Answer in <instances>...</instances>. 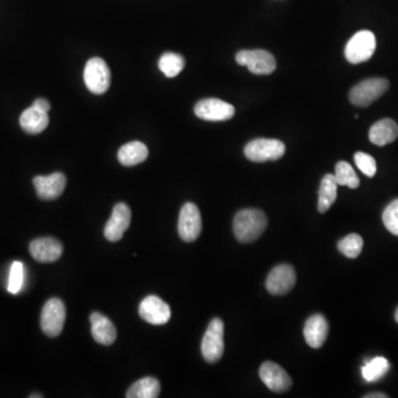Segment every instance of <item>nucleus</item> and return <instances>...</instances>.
Instances as JSON below:
<instances>
[{
	"instance_id": "1",
	"label": "nucleus",
	"mask_w": 398,
	"mask_h": 398,
	"mask_svg": "<svg viewBox=\"0 0 398 398\" xmlns=\"http://www.w3.org/2000/svg\"><path fill=\"white\" fill-rule=\"evenodd\" d=\"M268 226V219L259 209H242L233 219V233L242 244H252L262 236Z\"/></svg>"
},
{
	"instance_id": "2",
	"label": "nucleus",
	"mask_w": 398,
	"mask_h": 398,
	"mask_svg": "<svg viewBox=\"0 0 398 398\" xmlns=\"http://www.w3.org/2000/svg\"><path fill=\"white\" fill-rule=\"evenodd\" d=\"M388 88H390V82L383 78H370L364 80L351 90V103L356 107H370L374 101L386 93Z\"/></svg>"
},
{
	"instance_id": "3",
	"label": "nucleus",
	"mask_w": 398,
	"mask_h": 398,
	"mask_svg": "<svg viewBox=\"0 0 398 398\" xmlns=\"http://www.w3.org/2000/svg\"><path fill=\"white\" fill-rule=\"evenodd\" d=\"M376 49V38L370 30L356 33L345 47V58L350 64H358L372 58Z\"/></svg>"
},
{
	"instance_id": "4",
	"label": "nucleus",
	"mask_w": 398,
	"mask_h": 398,
	"mask_svg": "<svg viewBox=\"0 0 398 398\" xmlns=\"http://www.w3.org/2000/svg\"><path fill=\"white\" fill-rule=\"evenodd\" d=\"M286 153V145L279 140L257 139L245 147V156L254 163L278 160Z\"/></svg>"
},
{
	"instance_id": "5",
	"label": "nucleus",
	"mask_w": 398,
	"mask_h": 398,
	"mask_svg": "<svg viewBox=\"0 0 398 398\" xmlns=\"http://www.w3.org/2000/svg\"><path fill=\"white\" fill-rule=\"evenodd\" d=\"M237 64L247 66L249 71L257 76H268L276 70V62L269 51L241 50L236 54Z\"/></svg>"
},
{
	"instance_id": "6",
	"label": "nucleus",
	"mask_w": 398,
	"mask_h": 398,
	"mask_svg": "<svg viewBox=\"0 0 398 398\" xmlns=\"http://www.w3.org/2000/svg\"><path fill=\"white\" fill-rule=\"evenodd\" d=\"M66 305L58 298L47 301L41 312V330L50 337L58 336L64 330L66 322Z\"/></svg>"
},
{
	"instance_id": "7",
	"label": "nucleus",
	"mask_w": 398,
	"mask_h": 398,
	"mask_svg": "<svg viewBox=\"0 0 398 398\" xmlns=\"http://www.w3.org/2000/svg\"><path fill=\"white\" fill-rule=\"evenodd\" d=\"M84 82L92 93L103 94L107 91L111 83V72L103 59L92 58L86 62Z\"/></svg>"
},
{
	"instance_id": "8",
	"label": "nucleus",
	"mask_w": 398,
	"mask_h": 398,
	"mask_svg": "<svg viewBox=\"0 0 398 398\" xmlns=\"http://www.w3.org/2000/svg\"><path fill=\"white\" fill-rule=\"evenodd\" d=\"M225 344H223V322L216 317L209 323L203 341H201V354L206 362H218L223 358Z\"/></svg>"
},
{
	"instance_id": "9",
	"label": "nucleus",
	"mask_w": 398,
	"mask_h": 398,
	"mask_svg": "<svg viewBox=\"0 0 398 398\" xmlns=\"http://www.w3.org/2000/svg\"><path fill=\"white\" fill-rule=\"evenodd\" d=\"M201 216L197 206L187 203L182 207L178 219V233L185 242H193L201 233Z\"/></svg>"
},
{
	"instance_id": "10",
	"label": "nucleus",
	"mask_w": 398,
	"mask_h": 398,
	"mask_svg": "<svg viewBox=\"0 0 398 398\" xmlns=\"http://www.w3.org/2000/svg\"><path fill=\"white\" fill-rule=\"evenodd\" d=\"M297 274L290 264H280L271 270L267 278L266 288L274 295H284L293 289Z\"/></svg>"
},
{
	"instance_id": "11",
	"label": "nucleus",
	"mask_w": 398,
	"mask_h": 398,
	"mask_svg": "<svg viewBox=\"0 0 398 398\" xmlns=\"http://www.w3.org/2000/svg\"><path fill=\"white\" fill-rule=\"evenodd\" d=\"M195 115L205 121L221 122L230 119L235 115V107L223 100L205 99L196 105Z\"/></svg>"
},
{
	"instance_id": "12",
	"label": "nucleus",
	"mask_w": 398,
	"mask_h": 398,
	"mask_svg": "<svg viewBox=\"0 0 398 398\" xmlns=\"http://www.w3.org/2000/svg\"><path fill=\"white\" fill-rule=\"evenodd\" d=\"M259 375L270 391L284 393L289 391L292 380L283 368L274 362H264L259 370Z\"/></svg>"
},
{
	"instance_id": "13",
	"label": "nucleus",
	"mask_w": 398,
	"mask_h": 398,
	"mask_svg": "<svg viewBox=\"0 0 398 398\" xmlns=\"http://www.w3.org/2000/svg\"><path fill=\"white\" fill-rule=\"evenodd\" d=\"M139 313L147 323L153 325H163L170 319V305L156 295H148L141 302Z\"/></svg>"
},
{
	"instance_id": "14",
	"label": "nucleus",
	"mask_w": 398,
	"mask_h": 398,
	"mask_svg": "<svg viewBox=\"0 0 398 398\" xmlns=\"http://www.w3.org/2000/svg\"><path fill=\"white\" fill-rule=\"evenodd\" d=\"M131 217V209L127 204L119 203L115 205L111 217L105 225V238L111 242L121 240L125 231L129 229Z\"/></svg>"
},
{
	"instance_id": "15",
	"label": "nucleus",
	"mask_w": 398,
	"mask_h": 398,
	"mask_svg": "<svg viewBox=\"0 0 398 398\" xmlns=\"http://www.w3.org/2000/svg\"><path fill=\"white\" fill-rule=\"evenodd\" d=\"M66 184V176L62 172H54L49 176H37L33 178L37 195L42 201H54L60 197L64 194Z\"/></svg>"
},
{
	"instance_id": "16",
	"label": "nucleus",
	"mask_w": 398,
	"mask_h": 398,
	"mask_svg": "<svg viewBox=\"0 0 398 398\" xmlns=\"http://www.w3.org/2000/svg\"><path fill=\"white\" fill-rule=\"evenodd\" d=\"M29 252L37 262L49 264L62 258L64 247L57 239L45 237L31 241Z\"/></svg>"
},
{
	"instance_id": "17",
	"label": "nucleus",
	"mask_w": 398,
	"mask_h": 398,
	"mask_svg": "<svg viewBox=\"0 0 398 398\" xmlns=\"http://www.w3.org/2000/svg\"><path fill=\"white\" fill-rule=\"evenodd\" d=\"M329 334V324L322 315H315L309 317L303 329L305 342L312 349H320L324 344Z\"/></svg>"
},
{
	"instance_id": "18",
	"label": "nucleus",
	"mask_w": 398,
	"mask_h": 398,
	"mask_svg": "<svg viewBox=\"0 0 398 398\" xmlns=\"http://www.w3.org/2000/svg\"><path fill=\"white\" fill-rule=\"evenodd\" d=\"M90 322L92 336L100 344L111 345L117 340V329L105 315L99 312L92 313Z\"/></svg>"
},
{
	"instance_id": "19",
	"label": "nucleus",
	"mask_w": 398,
	"mask_h": 398,
	"mask_svg": "<svg viewBox=\"0 0 398 398\" xmlns=\"http://www.w3.org/2000/svg\"><path fill=\"white\" fill-rule=\"evenodd\" d=\"M370 142L377 146L393 143L398 137V125L391 119H383L370 127L368 133Z\"/></svg>"
},
{
	"instance_id": "20",
	"label": "nucleus",
	"mask_w": 398,
	"mask_h": 398,
	"mask_svg": "<svg viewBox=\"0 0 398 398\" xmlns=\"http://www.w3.org/2000/svg\"><path fill=\"white\" fill-rule=\"evenodd\" d=\"M48 124V113L37 109L33 105L25 110L21 117V129L28 134H39L47 129Z\"/></svg>"
},
{
	"instance_id": "21",
	"label": "nucleus",
	"mask_w": 398,
	"mask_h": 398,
	"mask_svg": "<svg viewBox=\"0 0 398 398\" xmlns=\"http://www.w3.org/2000/svg\"><path fill=\"white\" fill-rule=\"evenodd\" d=\"M148 156V150L143 143L129 142L123 145L117 153L119 162L124 166H135L144 162Z\"/></svg>"
},
{
	"instance_id": "22",
	"label": "nucleus",
	"mask_w": 398,
	"mask_h": 398,
	"mask_svg": "<svg viewBox=\"0 0 398 398\" xmlns=\"http://www.w3.org/2000/svg\"><path fill=\"white\" fill-rule=\"evenodd\" d=\"M337 183L334 175L327 174L323 177L319 190V201H317V211L321 213H327L331 206L335 203L337 197Z\"/></svg>"
},
{
	"instance_id": "23",
	"label": "nucleus",
	"mask_w": 398,
	"mask_h": 398,
	"mask_svg": "<svg viewBox=\"0 0 398 398\" xmlns=\"http://www.w3.org/2000/svg\"><path fill=\"white\" fill-rule=\"evenodd\" d=\"M160 385L156 378L144 377L137 380L129 387L127 393V398H156L160 396Z\"/></svg>"
},
{
	"instance_id": "24",
	"label": "nucleus",
	"mask_w": 398,
	"mask_h": 398,
	"mask_svg": "<svg viewBox=\"0 0 398 398\" xmlns=\"http://www.w3.org/2000/svg\"><path fill=\"white\" fill-rule=\"evenodd\" d=\"M390 368H391V364L388 362L387 358H383V356H377V358L368 361L365 363V365L363 366V378L368 383L377 382L387 374Z\"/></svg>"
},
{
	"instance_id": "25",
	"label": "nucleus",
	"mask_w": 398,
	"mask_h": 398,
	"mask_svg": "<svg viewBox=\"0 0 398 398\" xmlns=\"http://www.w3.org/2000/svg\"><path fill=\"white\" fill-rule=\"evenodd\" d=\"M158 68L168 78H174L185 68V59L174 52H166L160 57Z\"/></svg>"
},
{
	"instance_id": "26",
	"label": "nucleus",
	"mask_w": 398,
	"mask_h": 398,
	"mask_svg": "<svg viewBox=\"0 0 398 398\" xmlns=\"http://www.w3.org/2000/svg\"><path fill=\"white\" fill-rule=\"evenodd\" d=\"M334 177L337 185L348 186L352 189H356L360 186V178L356 175V170H353L351 164L344 160H341L335 165Z\"/></svg>"
},
{
	"instance_id": "27",
	"label": "nucleus",
	"mask_w": 398,
	"mask_h": 398,
	"mask_svg": "<svg viewBox=\"0 0 398 398\" xmlns=\"http://www.w3.org/2000/svg\"><path fill=\"white\" fill-rule=\"evenodd\" d=\"M363 246H364V241L362 237L358 233H350L348 236L341 239L337 244V248L350 259H356L360 256L362 252Z\"/></svg>"
},
{
	"instance_id": "28",
	"label": "nucleus",
	"mask_w": 398,
	"mask_h": 398,
	"mask_svg": "<svg viewBox=\"0 0 398 398\" xmlns=\"http://www.w3.org/2000/svg\"><path fill=\"white\" fill-rule=\"evenodd\" d=\"M25 280V268L21 262H15L11 264L9 280H8L7 290L9 293L17 294L23 289Z\"/></svg>"
},
{
	"instance_id": "29",
	"label": "nucleus",
	"mask_w": 398,
	"mask_h": 398,
	"mask_svg": "<svg viewBox=\"0 0 398 398\" xmlns=\"http://www.w3.org/2000/svg\"><path fill=\"white\" fill-rule=\"evenodd\" d=\"M382 219L386 229L395 236H398V198L386 207Z\"/></svg>"
},
{
	"instance_id": "30",
	"label": "nucleus",
	"mask_w": 398,
	"mask_h": 398,
	"mask_svg": "<svg viewBox=\"0 0 398 398\" xmlns=\"http://www.w3.org/2000/svg\"><path fill=\"white\" fill-rule=\"evenodd\" d=\"M354 160H356L358 170L363 174H365L368 177L375 176L377 168H376V160L373 156H370V154H366V153L358 152L354 155Z\"/></svg>"
},
{
	"instance_id": "31",
	"label": "nucleus",
	"mask_w": 398,
	"mask_h": 398,
	"mask_svg": "<svg viewBox=\"0 0 398 398\" xmlns=\"http://www.w3.org/2000/svg\"><path fill=\"white\" fill-rule=\"evenodd\" d=\"M33 105L37 109L41 110V111L47 112V113L51 107L50 103L45 99H37L36 101L33 102Z\"/></svg>"
},
{
	"instance_id": "32",
	"label": "nucleus",
	"mask_w": 398,
	"mask_h": 398,
	"mask_svg": "<svg viewBox=\"0 0 398 398\" xmlns=\"http://www.w3.org/2000/svg\"><path fill=\"white\" fill-rule=\"evenodd\" d=\"M364 397H365V398H386V397H387V395H385V394H383V393H372V394H368V395L364 396Z\"/></svg>"
},
{
	"instance_id": "33",
	"label": "nucleus",
	"mask_w": 398,
	"mask_h": 398,
	"mask_svg": "<svg viewBox=\"0 0 398 398\" xmlns=\"http://www.w3.org/2000/svg\"><path fill=\"white\" fill-rule=\"evenodd\" d=\"M395 319H396V321H397V323H398V308H397V310H396Z\"/></svg>"
},
{
	"instance_id": "34",
	"label": "nucleus",
	"mask_w": 398,
	"mask_h": 398,
	"mask_svg": "<svg viewBox=\"0 0 398 398\" xmlns=\"http://www.w3.org/2000/svg\"><path fill=\"white\" fill-rule=\"evenodd\" d=\"M42 397V395H30V398Z\"/></svg>"
}]
</instances>
